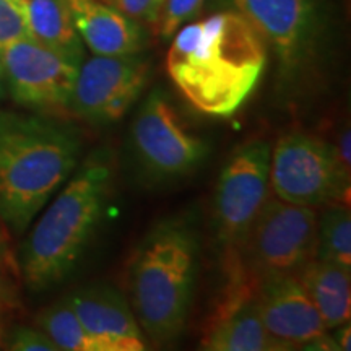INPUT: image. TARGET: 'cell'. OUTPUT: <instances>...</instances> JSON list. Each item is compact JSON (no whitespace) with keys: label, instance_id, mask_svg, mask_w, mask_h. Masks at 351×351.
Instances as JSON below:
<instances>
[{"label":"cell","instance_id":"277c9868","mask_svg":"<svg viewBox=\"0 0 351 351\" xmlns=\"http://www.w3.org/2000/svg\"><path fill=\"white\" fill-rule=\"evenodd\" d=\"M195 274V236L182 221H163L140 243L129 265V304L152 341L166 345L181 337Z\"/></svg>","mask_w":351,"mask_h":351},{"label":"cell","instance_id":"7a4b0ae2","mask_svg":"<svg viewBox=\"0 0 351 351\" xmlns=\"http://www.w3.org/2000/svg\"><path fill=\"white\" fill-rule=\"evenodd\" d=\"M82 143L62 122L0 112V218L23 234L75 171Z\"/></svg>","mask_w":351,"mask_h":351},{"label":"cell","instance_id":"2e32d148","mask_svg":"<svg viewBox=\"0 0 351 351\" xmlns=\"http://www.w3.org/2000/svg\"><path fill=\"white\" fill-rule=\"evenodd\" d=\"M351 269L339 263L313 258L298 271L302 287L319 311L327 330L350 322Z\"/></svg>","mask_w":351,"mask_h":351},{"label":"cell","instance_id":"e0dca14e","mask_svg":"<svg viewBox=\"0 0 351 351\" xmlns=\"http://www.w3.org/2000/svg\"><path fill=\"white\" fill-rule=\"evenodd\" d=\"M32 39L73 60L83 62V43L73 25L69 0H26Z\"/></svg>","mask_w":351,"mask_h":351},{"label":"cell","instance_id":"ba28073f","mask_svg":"<svg viewBox=\"0 0 351 351\" xmlns=\"http://www.w3.org/2000/svg\"><path fill=\"white\" fill-rule=\"evenodd\" d=\"M150 65L138 54L93 56L78 67L69 112L90 124L119 121L147 86Z\"/></svg>","mask_w":351,"mask_h":351},{"label":"cell","instance_id":"7402d4cb","mask_svg":"<svg viewBox=\"0 0 351 351\" xmlns=\"http://www.w3.org/2000/svg\"><path fill=\"white\" fill-rule=\"evenodd\" d=\"M5 343L7 348L13 351H59L41 328L32 327L13 328Z\"/></svg>","mask_w":351,"mask_h":351},{"label":"cell","instance_id":"d6986e66","mask_svg":"<svg viewBox=\"0 0 351 351\" xmlns=\"http://www.w3.org/2000/svg\"><path fill=\"white\" fill-rule=\"evenodd\" d=\"M36 324L59 351H99L67 300L44 309L38 315Z\"/></svg>","mask_w":351,"mask_h":351},{"label":"cell","instance_id":"6da1fadb","mask_svg":"<svg viewBox=\"0 0 351 351\" xmlns=\"http://www.w3.org/2000/svg\"><path fill=\"white\" fill-rule=\"evenodd\" d=\"M171 39L168 75L207 116H232L254 93L267 64L265 43L238 12L192 21Z\"/></svg>","mask_w":351,"mask_h":351},{"label":"cell","instance_id":"9c48e42d","mask_svg":"<svg viewBox=\"0 0 351 351\" xmlns=\"http://www.w3.org/2000/svg\"><path fill=\"white\" fill-rule=\"evenodd\" d=\"M0 56L3 78L16 104L39 114L69 111L80 64L32 38L10 44Z\"/></svg>","mask_w":351,"mask_h":351},{"label":"cell","instance_id":"3957f363","mask_svg":"<svg viewBox=\"0 0 351 351\" xmlns=\"http://www.w3.org/2000/svg\"><path fill=\"white\" fill-rule=\"evenodd\" d=\"M111 152L96 150L75 168L25 239L20 269L32 291L62 283L93 238L112 192Z\"/></svg>","mask_w":351,"mask_h":351},{"label":"cell","instance_id":"d4e9b609","mask_svg":"<svg viewBox=\"0 0 351 351\" xmlns=\"http://www.w3.org/2000/svg\"><path fill=\"white\" fill-rule=\"evenodd\" d=\"M333 340H335L339 351H350L351 348V328L350 322L343 324V326L337 327V332L333 333Z\"/></svg>","mask_w":351,"mask_h":351},{"label":"cell","instance_id":"9a60e30c","mask_svg":"<svg viewBox=\"0 0 351 351\" xmlns=\"http://www.w3.org/2000/svg\"><path fill=\"white\" fill-rule=\"evenodd\" d=\"M75 29L93 56L138 54L145 46V32L138 21L103 2L69 0Z\"/></svg>","mask_w":351,"mask_h":351},{"label":"cell","instance_id":"ffe728a7","mask_svg":"<svg viewBox=\"0 0 351 351\" xmlns=\"http://www.w3.org/2000/svg\"><path fill=\"white\" fill-rule=\"evenodd\" d=\"M28 38L32 34L26 0H0V51Z\"/></svg>","mask_w":351,"mask_h":351},{"label":"cell","instance_id":"30bf717a","mask_svg":"<svg viewBox=\"0 0 351 351\" xmlns=\"http://www.w3.org/2000/svg\"><path fill=\"white\" fill-rule=\"evenodd\" d=\"M132 142L140 163L160 178L194 171L207 155V145L191 134L168 98L155 90L143 101L132 125Z\"/></svg>","mask_w":351,"mask_h":351},{"label":"cell","instance_id":"484cf974","mask_svg":"<svg viewBox=\"0 0 351 351\" xmlns=\"http://www.w3.org/2000/svg\"><path fill=\"white\" fill-rule=\"evenodd\" d=\"M3 345H5V335H3L2 326H0V348H3Z\"/></svg>","mask_w":351,"mask_h":351},{"label":"cell","instance_id":"cb8c5ba5","mask_svg":"<svg viewBox=\"0 0 351 351\" xmlns=\"http://www.w3.org/2000/svg\"><path fill=\"white\" fill-rule=\"evenodd\" d=\"M335 148L337 158H339L341 168H343L345 173L350 174L351 169V135H350V127H345L343 130L340 132L339 135V142L337 145H333Z\"/></svg>","mask_w":351,"mask_h":351},{"label":"cell","instance_id":"8fae6325","mask_svg":"<svg viewBox=\"0 0 351 351\" xmlns=\"http://www.w3.org/2000/svg\"><path fill=\"white\" fill-rule=\"evenodd\" d=\"M258 276L236 269L225 296L215 307L205 327L202 348L208 351H285L291 350L276 340L263 326L257 304Z\"/></svg>","mask_w":351,"mask_h":351},{"label":"cell","instance_id":"603a6c76","mask_svg":"<svg viewBox=\"0 0 351 351\" xmlns=\"http://www.w3.org/2000/svg\"><path fill=\"white\" fill-rule=\"evenodd\" d=\"M140 25L155 26L165 0H103Z\"/></svg>","mask_w":351,"mask_h":351},{"label":"cell","instance_id":"8992f818","mask_svg":"<svg viewBox=\"0 0 351 351\" xmlns=\"http://www.w3.org/2000/svg\"><path fill=\"white\" fill-rule=\"evenodd\" d=\"M271 145L254 138L236 148L219 173L213 199L215 230L228 252L239 251L270 191Z\"/></svg>","mask_w":351,"mask_h":351},{"label":"cell","instance_id":"52a82bcc","mask_svg":"<svg viewBox=\"0 0 351 351\" xmlns=\"http://www.w3.org/2000/svg\"><path fill=\"white\" fill-rule=\"evenodd\" d=\"M317 219L315 207L267 197L244 244L251 254L254 274L298 275L315 256Z\"/></svg>","mask_w":351,"mask_h":351},{"label":"cell","instance_id":"4316f807","mask_svg":"<svg viewBox=\"0 0 351 351\" xmlns=\"http://www.w3.org/2000/svg\"><path fill=\"white\" fill-rule=\"evenodd\" d=\"M2 78H3V67H2V56H0V91H2Z\"/></svg>","mask_w":351,"mask_h":351},{"label":"cell","instance_id":"5bb4252c","mask_svg":"<svg viewBox=\"0 0 351 351\" xmlns=\"http://www.w3.org/2000/svg\"><path fill=\"white\" fill-rule=\"evenodd\" d=\"M236 12L274 47L283 67L295 69L313 26L309 0H232Z\"/></svg>","mask_w":351,"mask_h":351},{"label":"cell","instance_id":"7c38bea8","mask_svg":"<svg viewBox=\"0 0 351 351\" xmlns=\"http://www.w3.org/2000/svg\"><path fill=\"white\" fill-rule=\"evenodd\" d=\"M257 304L267 332L289 348L328 332L296 274L258 276Z\"/></svg>","mask_w":351,"mask_h":351},{"label":"cell","instance_id":"4fadbf2b","mask_svg":"<svg viewBox=\"0 0 351 351\" xmlns=\"http://www.w3.org/2000/svg\"><path fill=\"white\" fill-rule=\"evenodd\" d=\"M67 302L99 351L147 350L145 333L134 311L125 298L114 288H83L67 298Z\"/></svg>","mask_w":351,"mask_h":351},{"label":"cell","instance_id":"44dd1931","mask_svg":"<svg viewBox=\"0 0 351 351\" xmlns=\"http://www.w3.org/2000/svg\"><path fill=\"white\" fill-rule=\"evenodd\" d=\"M204 0H165L155 29L161 38L171 39L184 25L199 15Z\"/></svg>","mask_w":351,"mask_h":351},{"label":"cell","instance_id":"5b68a950","mask_svg":"<svg viewBox=\"0 0 351 351\" xmlns=\"http://www.w3.org/2000/svg\"><path fill=\"white\" fill-rule=\"evenodd\" d=\"M270 189L282 200L319 207L348 195L350 174L333 145L307 134H288L271 148Z\"/></svg>","mask_w":351,"mask_h":351},{"label":"cell","instance_id":"ac0fdd59","mask_svg":"<svg viewBox=\"0 0 351 351\" xmlns=\"http://www.w3.org/2000/svg\"><path fill=\"white\" fill-rule=\"evenodd\" d=\"M314 258L351 269V217L348 207L332 204L319 215Z\"/></svg>","mask_w":351,"mask_h":351}]
</instances>
